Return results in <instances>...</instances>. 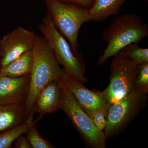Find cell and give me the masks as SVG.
Segmentation results:
<instances>
[{"instance_id":"20","label":"cell","mask_w":148,"mask_h":148,"mask_svg":"<svg viewBox=\"0 0 148 148\" xmlns=\"http://www.w3.org/2000/svg\"><path fill=\"white\" fill-rule=\"evenodd\" d=\"M63 2L71 4L85 9H90L95 0H59Z\"/></svg>"},{"instance_id":"1","label":"cell","mask_w":148,"mask_h":148,"mask_svg":"<svg viewBox=\"0 0 148 148\" xmlns=\"http://www.w3.org/2000/svg\"><path fill=\"white\" fill-rule=\"evenodd\" d=\"M34 64L30 74V86L25 102L27 122L34 121L35 101L40 91L49 83L59 80L64 73L60 68L53 50L45 37L36 34L32 49Z\"/></svg>"},{"instance_id":"5","label":"cell","mask_w":148,"mask_h":148,"mask_svg":"<svg viewBox=\"0 0 148 148\" xmlns=\"http://www.w3.org/2000/svg\"><path fill=\"white\" fill-rule=\"evenodd\" d=\"M140 65L117 54L110 65L108 86L99 94L108 107L128 95L135 88Z\"/></svg>"},{"instance_id":"6","label":"cell","mask_w":148,"mask_h":148,"mask_svg":"<svg viewBox=\"0 0 148 148\" xmlns=\"http://www.w3.org/2000/svg\"><path fill=\"white\" fill-rule=\"evenodd\" d=\"M61 84L62 88L60 109L71 119L86 142L90 147L94 148L106 147L107 138L104 132L97 129L70 90Z\"/></svg>"},{"instance_id":"23","label":"cell","mask_w":148,"mask_h":148,"mask_svg":"<svg viewBox=\"0 0 148 148\" xmlns=\"http://www.w3.org/2000/svg\"><path fill=\"white\" fill-rule=\"evenodd\" d=\"M1 64H0V70H1Z\"/></svg>"},{"instance_id":"15","label":"cell","mask_w":148,"mask_h":148,"mask_svg":"<svg viewBox=\"0 0 148 148\" xmlns=\"http://www.w3.org/2000/svg\"><path fill=\"white\" fill-rule=\"evenodd\" d=\"M32 123L25 122L3 131L0 133V148H12L13 142L18 137L27 132Z\"/></svg>"},{"instance_id":"2","label":"cell","mask_w":148,"mask_h":148,"mask_svg":"<svg viewBox=\"0 0 148 148\" xmlns=\"http://www.w3.org/2000/svg\"><path fill=\"white\" fill-rule=\"evenodd\" d=\"M148 36L147 24L137 14H125L117 16L103 31V39L108 45L98 59V64L103 65L123 48L132 43H138Z\"/></svg>"},{"instance_id":"14","label":"cell","mask_w":148,"mask_h":148,"mask_svg":"<svg viewBox=\"0 0 148 148\" xmlns=\"http://www.w3.org/2000/svg\"><path fill=\"white\" fill-rule=\"evenodd\" d=\"M34 56L32 50L27 51L1 68L0 74L3 75L18 77L30 75L33 69Z\"/></svg>"},{"instance_id":"3","label":"cell","mask_w":148,"mask_h":148,"mask_svg":"<svg viewBox=\"0 0 148 148\" xmlns=\"http://www.w3.org/2000/svg\"><path fill=\"white\" fill-rule=\"evenodd\" d=\"M44 1L55 27L68 40L74 54L79 56V32L83 24L88 21V10L59 0Z\"/></svg>"},{"instance_id":"19","label":"cell","mask_w":148,"mask_h":148,"mask_svg":"<svg viewBox=\"0 0 148 148\" xmlns=\"http://www.w3.org/2000/svg\"><path fill=\"white\" fill-rule=\"evenodd\" d=\"M135 89L147 94L148 92V63L140 65Z\"/></svg>"},{"instance_id":"22","label":"cell","mask_w":148,"mask_h":148,"mask_svg":"<svg viewBox=\"0 0 148 148\" xmlns=\"http://www.w3.org/2000/svg\"><path fill=\"white\" fill-rule=\"evenodd\" d=\"M18 1H24V0H18Z\"/></svg>"},{"instance_id":"18","label":"cell","mask_w":148,"mask_h":148,"mask_svg":"<svg viewBox=\"0 0 148 148\" xmlns=\"http://www.w3.org/2000/svg\"><path fill=\"white\" fill-rule=\"evenodd\" d=\"M108 109L101 108L94 110H83L88 115L97 129L103 131L107 125Z\"/></svg>"},{"instance_id":"21","label":"cell","mask_w":148,"mask_h":148,"mask_svg":"<svg viewBox=\"0 0 148 148\" xmlns=\"http://www.w3.org/2000/svg\"><path fill=\"white\" fill-rule=\"evenodd\" d=\"M15 147L16 148H32L27 137L22 135L18 137L16 140Z\"/></svg>"},{"instance_id":"4","label":"cell","mask_w":148,"mask_h":148,"mask_svg":"<svg viewBox=\"0 0 148 148\" xmlns=\"http://www.w3.org/2000/svg\"><path fill=\"white\" fill-rule=\"evenodd\" d=\"M38 29L47 40L58 64L64 67V71L80 82H87L82 60L74 54L70 44L55 27L47 13L41 21Z\"/></svg>"},{"instance_id":"17","label":"cell","mask_w":148,"mask_h":148,"mask_svg":"<svg viewBox=\"0 0 148 148\" xmlns=\"http://www.w3.org/2000/svg\"><path fill=\"white\" fill-rule=\"evenodd\" d=\"M27 138L33 148H55L47 140L44 139L39 134L35 128L34 122L31 125L26 132Z\"/></svg>"},{"instance_id":"9","label":"cell","mask_w":148,"mask_h":148,"mask_svg":"<svg viewBox=\"0 0 148 148\" xmlns=\"http://www.w3.org/2000/svg\"><path fill=\"white\" fill-rule=\"evenodd\" d=\"M59 81L70 90L76 101L84 110L108 109V106L99 92L88 89L84 86L83 84L65 71Z\"/></svg>"},{"instance_id":"16","label":"cell","mask_w":148,"mask_h":148,"mask_svg":"<svg viewBox=\"0 0 148 148\" xmlns=\"http://www.w3.org/2000/svg\"><path fill=\"white\" fill-rule=\"evenodd\" d=\"M119 54L130 58L136 64L141 65L148 63V49L142 48L138 43H132L120 51Z\"/></svg>"},{"instance_id":"8","label":"cell","mask_w":148,"mask_h":148,"mask_svg":"<svg viewBox=\"0 0 148 148\" xmlns=\"http://www.w3.org/2000/svg\"><path fill=\"white\" fill-rule=\"evenodd\" d=\"M36 34L19 27L3 36L0 39L1 69L23 53L32 50Z\"/></svg>"},{"instance_id":"11","label":"cell","mask_w":148,"mask_h":148,"mask_svg":"<svg viewBox=\"0 0 148 148\" xmlns=\"http://www.w3.org/2000/svg\"><path fill=\"white\" fill-rule=\"evenodd\" d=\"M62 85L59 80L48 84L37 96L34 111L40 116L46 114L53 113L60 109Z\"/></svg>"},{"instance_id":"13","label":"cell","mask_w":148,"mask_h":148,"mask_svg":"<svg viewBox=\"0 0 148 148\" xmlns=\"http://www.w3.org/2000/svg\"><path fill=\"white\" fill-rule=\"evenodd\" d=\"M127 0H95L88 10V21H103L110 15H117Z\"/></svg>"},{"instance_id":"10","label":"cell","mask_w":148,"mask_h":148,"mask_svg":"<svg viewBox=\"0 0 148 148\" xmlns=\"http://www.w3.org/2000/svg\"><path fill=\"white\" fill-rule=\"evenodd\" d=\"M30 82V75L13 77L0 74V105H24Z\"/></svg>"},{"instance_id":"12","label":"cell","mask_w":148,"mask_h":148,"mask_svg":"<svg viewBox=\"0 0 148 148\" xmlns=\"http://www.w3.org/2000/svg\"><path fill=\"white\" fill-rule=\"evenodd\" d=\"M24 104L0 105V131L27 121Z\"/></svg>"},{"instance_id":"7","label":"cell","mask_w":148,"mask_h":148,"mask_svg":"<svg viewBox=\"0 0 148 148\" xmlns=\"http://www.w3.org/2000/svg\"><path fill=\"white\" fill-rule=\"evenodd\" d=\"M147 95L134 88L128 95L109 106L104 130L106 138L120 131L139 113L147 101Z\"/></svg>"}]
</instances>
